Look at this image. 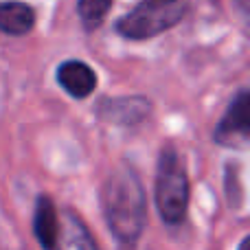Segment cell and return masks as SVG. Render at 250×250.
Instances as JSON below:
<instances>
[{
  "instance_id": "cell-1",
  "label": "cell",
  "mask_w": 250,
  "mask_h": 250,
  "mask_svg": "<svg viewBox=\"0 0 250 250\" xmlns=\"http://www.w3.org/2000/svg\"><path fill=\"white\" fill-rule=\"evenodd\" d=\"M101 207L117 250H136L147 222V198L132 165L123 163L110 171L101 191Z\"/></svg>"
},
{
  "instance_id": "cell-2",
  "label": "cell",
  "mask_w": 250,
  "mask_h": 250,
  "mask_svg": "<svg viewBox=\"0 0 250 250\" xmlns=\"http://www.w3.org/2000/svg\"><path fill=\"white\" fill-rule=\"evenodd\" d=\"M156 207L165 224L178 226L189 211V176L180 154L165 147L156 167Z\"/></svg>"
},
{
  "instance_id": "cell-3",
  "label": "cell",
  "mask_w": 250,
  "mask_h": 250,
  "mask_svg": "<svg viewBox=\"0 0 250 250\" xmlns=\"http://www.w3.org/2000/svg\"><path fill=\"white\" fill-rule=\"evenodd\" d=\"M185 0H180L176 4H158L143 0L132 11L119 18L114 29H117L119 35H123L127 40H149L154 35L163 33V31L171 29L176 22H180L182 16H185Z\"/></svg>"
},
{
  "instance_id": "cell-4",
  "label": "cell",
  "mask_w": 250,
  "mask_h": 250,
  "mask_svg": "<svg viewBox=\"0 0 250 250\" xmlns=\"http://www.w3.org/2000/svg\"><path fill=\"white\" fill-rule=\"evenodd\" d=\"M248 134H250V95L244 88L229 104L224 117H222V121L217 123L215 132H213V138H215V143H220L224 147L230 145L235 147L239 143H246Z\"/></svg>"
},
{
  "instance_id": "cell-5",
  "label": "cell",
  "mask_w": 250,
  "mask_h": 250,
  "mask_svg": "<svg viewBox=\"0 0 250 250\" xmlns=\"http://www.w3.org/2000/svg\"><path fill=\"white\" fill-rule=\"evenodd\" d=\"M151 112V104L145 97H114L101 99L97 105V117L112 125H136L145 121Z\"/></svg>"
},
{
  "instance_id": "cell-6",
  "label": "cell",
  "mask_w": 250,
  "mask_h": 250,
  "mask_svg": "<svg viewBox=\"0 0 250 250\" xmlns=\"http://www.w3.org/2000/svg\"><path fill=\"white\" fill-rule=\"evenodd\" d=\"M57 83L73 99H86L97 88V73L82 60H66L57 68Z\"/></svg>"
},
{
  "instance_id": "cell-7",
  "label": "cell",
  "mask_w": 250,
  "mask_h": 250,
  "mask_svg": "<svg viewBox=\"0 0 250 250\" xmlns=\"http://www.w3.org/2000/svg\"><path fill=\"white\" fill-rule=\"evenodd\" d=\"M33 233L44 250H55L57 235H60V217H57V208L48 195H38L35 200Z\"/></svg>"
},
{
  "instance_id": "cell-8",
  "label": "cell",
  "mask_w": 250,
  "mask_h": 250,
  "mask_svg": "<svg viewBox=\"0 0 250 250\" xmlns=\"http://www.w3.org/2000/svg\"><path fill=\"white\" fill-rule=\"evenodd\" d=\"M55 250H99V244L73 208H66L64 222H60Z\"/></svg>"
},
{
  "instance_id": "cell-9",
  "label": "cell",
  "mask_w": 250,
  "mask_h": 250,
  "mask_svg": "<svg viewBox=\"0 0 250 250\" xmlns=\"http://www.w3.org/2000/svg\"><path fill=\"white\" fill-rule=\"evenodd\" d=\"M35 26V11L20 0H0V31L7 35H26Z\"/></svg>"
},
{
  "instance_id": "cell-10",
  "label": "cell",
  "mask_w": 250,
  "mask_h": 250,
  "mask_svg": "<svg viewBox=\"0 0 250 250\" xmlns=\"http://www.w3.org/2000/svg\"><path fill=\"white\" fill-rule=\"evenodd\" d=\"M110 7H112V0H77V13L83 29L95 31L105 20Z\"/></svg>"
},
{
  "instance_id": "cell-11",
  "label": "cell",
  "mask_w": 250,
  "mask_h": 250,
  "mask_svg": "<svg viewBox=\"0 0 250 250\" xmlns=\"http://www.w3.org/2000/svg\"><path fill=\"white\" fill-rule=\"evenodd\" d=\"M226 198H229L230 208H242L244 207V182H242V167L237 160L226 163Z\"/></svg>"
},
{
  "instance_id": "cell-12",
  "label": "cell",
  "mask_w": 250,
  "mask_h": 250,
  "mask_svg": "<svg viewBox=\"0 0 250 250\" xmlns=\"http://www.w3.org/2000/svg\"><path fill=\"white\" fill-rule=\"evenodd\" d=\"M149 2H158V4H176L180 0H149Z\"/></svg>"
},
{
  "instance_id": "cell-13",
  "label": "cell",
  "mask_w": 250,
  "mask_h": 250,
  "mask_svg": "<svg viewBox=\"0 0 250 250\" xmlns=\"http://www.w3.org/2000/svg\"><path fill=\"white\" fill-rule=\"evenodd\" d=\"M248 244H250V239H248V237H244V239H242V244H239V250H248Z\"/></svg>"
}]
</instances>
